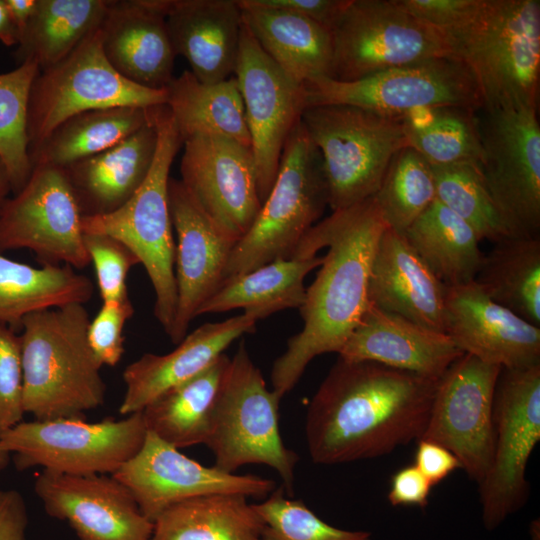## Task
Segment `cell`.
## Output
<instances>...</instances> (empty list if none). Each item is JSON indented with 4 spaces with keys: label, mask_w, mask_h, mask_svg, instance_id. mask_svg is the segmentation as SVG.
Returning a JSON list of instances; mask_svg holds the SVG:
<instances>
[{
    "label": "cell",
    "mask_w": 540,
    "mask_h": 540,
    "mask_svg": "<svg viewBox=\"0 0 540 540\" xmlns=\"http://www.w3.org/2000/svg\"><path fill=\"white\" fill-rule=\"evenodd\" d=\"M438 380L338 358L308 405L305 434L312 461L335 465L372 459L417 442Z\"/></svg>",
    "instance_id": "6da1fadb"
},
{
    "label": "cell",
    "mask_w": 540,
    "mask_h": 540,
    "mask_svg": "<svg viewBox=\"0 0 540 540\" xmlns=\"http://www.w3.org/2000/svg\"><path fill=\"white\" fill-rule=\"evenodd\" d=\"M372 196L332 211L303 236L291 258H307L328 248L299 308L302 330L290 337L273 363V390L282 398L317 356L343 347L369 307L368 286L377 244L387 228Z\"/></svg>",
    "instance_id": "7a4b0ae2"
},
{
    "label": "cell",
    "mask_w": 540,
    "mask_h": 540,
    "mask_svg": "<svg viewBox=\"0 0 540 540\" xmlns=\"http://www.w3.org/2000/svg\"><path fill=\"white\" fill-rule=\"evenodd\" d=\"M84 304L28 314L20 338L24 408L35 420L83 417L103 405L102 365L87 339Z\"/></svg>",
    "instance_id": "3957f363"
},
{
    "label": "cell",
    "mask_w": 540,
    "mask_h": 540,
    "mask_svg": "<svg viewBox=\"0 0 540 540\" xmlns=\"http://www.w3.org/2000/svg\"><path fill=\"white\" fill-rule=\"evenodd\" d=\"M442 34L473 74L484 111L538 108L539 0H482L467 22Z\"/></svg>",
    "instance_id": "277c9868"
},
{
    "label": "cell",
    "mask_w": 540,
    "mask_h": 540,
    "mask_svg": "<svg viewBox=\"0 0 540 540\" xmlns=\"http://www.w3.org/2000/svg\"><path fill=\"white\" fill-rule=\"evenodd\" d=\"M158 141L150 171L133 196L117 210L82 217L84 233L103 234L125 244L138 258L155 293L154 316L171 331L177 308L175 241L168 200L172 162L183 145L166 104L151 108Z\"/></svg>",
    "instance_id": "5b68a950"
},
{
    "label": "cell",
    "mask_w": 540,
    "mask_h": 540,
    "mask_svg": "<svg viewBox=\"0 0 540 540\" xmlns=\"http://www.w3.org/2000/svg\"><path fill=\"white\" fill-rule=\"evenodd\" d=\"M301 121L320 153L332 211L374 196L392 158L408 147L401 117L356 106H309Z\"/></svg>",
    "instance_id": "8992f818"
},
{
    "label": "cell",
    "mask_w": 540,
    "mask_h": 540,
    "mask_svg": "<svg viewBox=\"0 0 540 540\" xmlns=\"http://www.w3.org/2000/svg\"><path fill=\"white\" fill-rule=\"evenodd\" d=\"M326 206L322 159L300 119L285 142L268 196L251 228L231 252L224 280L278 259H291Z\"/></svg>",
    "instance_id": "52a82bcc"
},
{
    "label": "cell",
    "mask_w": 540,
    "mask_h": 540,
    "mask_svg": "<svg viewBox=\"0 0 540 540\" xmlns=\"http://www.w3.org/2000/svg\"><path fill=\"white\" fill-rule=\"evenodd\" d=\"M253 363L244 342L228 365L215 400L205 445L215 457L214 466L234 473L248 464L273 468L293 494L297 453L288 449L280 434L279 403Z\"/></svg>",
    "instance_id": "ba28073f"
},
{
    "label": "cell",
    "mask_w": 540,
    "mask_h": 540,
    "mask_svg": "<svg viewBox=\"0 0 540 540\" xmlns=\"http://www.w3.org/2000/svg\"><path fill=\"white\" fill-rule=\"evenodd\" d=\"M166 99V89L135 84L110 65L99 27L35 78L27 109L29 157L61 123L77 114L120 106L149 108L166 104Z\"/></svg>",
    "instance_id": "9c48e42d"
},
{
    "label": "cell",
    "mask_w": 540,
    "mask_h": 540,
    "mask_svg": "<svg viewBox=\"0 0 540 540\" xmlns=\"http://www.w3.org/2000/svg\"><path fill=\"white\" fill-rule=\"evenodd\" d=\"M146 435L142 412L98 422L62 417L22 421L0 436V445L19 471L112 475L139 452Z\"/></svg>",
    "instance_id": "30bf717a"
},
{
    "label": "cell",
    "mask_w": 540,
    "mask_h": 540,
    "mask_svg": "<svg viewBox=\"0 0 540 540\" xmlns=\"http://www.w3.org/2000/svg\"><path fill=\"white\" fill-rule=\"evenodd\" d=\"M305 108L350 105L401 117L443 106L483 109L478 84L461 61L438 57L380 71L353 81L318 77L303 84Z\"/></svg>",
    "instance_id": "8fae6325"
},
{
    "label": "cell",
    "mask_w": 540,
    "mask_h": 540,
    "mask_svg": "<svg viewBox=\"0 0 540 540\" xmlns=\"http://www.w3.org/2000/svg\"><path fill=\"white\" fill-rule=\"evenodd\" d=\"M491 465L478 484L482 523L497 529L528 501L529 458L540 441V365L501 368L493 403Z\"/></svg>",
    "instance_id": "7c38bea8"
},
{
    "label": "cell",
    "mask_w": 540,
    "mask_h": 540,
    "mask_svg": "<svg viewBox=\"0 0 540 540\" xmlns=\"http://www.w3.org/2000/svg\"><path fill=\"white\" fill-rule=\"evenodd\" d=\"M331 35V78L339 81L451 57L443 34L417 20L397 0H350Z\"/></svg>",
    "instance_id": "4fadbf2b"
},
{
    "label": "cell",
    "mask_w": 540,
    "mask_h": 540,
    "mask_svg": "<svg viewBox=\"0 0 540 540\" xmlns=\"http://www.w3.org/2000/svg\"><path fill=\"white\" fill-rule=\"evenodd\" d=\"M481 169L511 236L540 237V126L537 108L485 111Z\"/></svg>",
    "instance_id": "5bb4252c"
},
{
    "label": "cell",
    "mask_w": 540,
    "mask_h": 540,
    "mask_svg": "<svg viewBox=\"0 0 540 540\" xmlns=\"http://www.w3.org/2000/svg\"><path fill=\"white\" fill-rule=\"evenodd\" d=\"M82 213L63 168L35 165L23 188L0 210V252L31 250L42 264H90Z\"/></svg>",
    "instance_id": "9a60e30c"
},
{
    "label": "cell",
    "mask_w": 540,
    "mask_h": 540,
    "mask_svg": "<svg viewBox=\"0 0 540 540\" xmlns=\"http://www.w3.org/2000/svg\"><path fill=\"white\" fill-rule=\"evenodd\" d=\"M500 370L466 353L453 362L438 380L420 438L451 451L461 469L477 484L492 461L493 403Z\"/></svg>",
    "instance_id": "2e32d148"
},
{
    "label": "cell",
    "mask_w": 540,
    "mask_h": 540,
    "mask_svg": "<svg viewBox=\"0 0 540 540\" xmlns=\"http://www.w3.org/2000/svg\"><path fill=\"white\" fill-rule=\"evenodd\" d=\"M234 77L244 105L263 202L274 184L285 142L305 109L304 89L264 52L244 22Z\"/></svg>",
    "instance_id": "e0dca14e"
},
{
    "label": "cell",
    "mask_w": 540,
    "mask_h": 540,
    "mask_svg": "<svg viewBox=\"0 0 540 540\" xmlns=\"http://www.w3.org/2000/svg\"><path fill=\"white\" fill-rule=\"evenodd\" d=\"M182 146L180 181L204 213L238 242L262 205L251 148L218 135H194Z\"/></svg>",
    "instance_id": "ac0fdd59"
},
{
    "label": "cell",
    "mask_w": 540,
    "mask_h": 540,
    "mask_svg": "<svg viewBox=\"0 0 540 540\" xmlns=\"http://www.w3.org/2000/svg\"><path fill=\"white\" fill-rule=\"evenodd\" d=\"M133 494L152 522L181 501L215 493H237L262 499L276 483L256 475H238L206 467L147 431L139 452L112 474Z\"/></svg>",
    "instance_id": "d6986e66"
},
{
    "label": "cell",
    "mask_w": 540,
    "mask_h": 540,
    "mask_svg": "<svg viewBox=\"0 0 540 540\" xmlns=\"http://www.w3.org/2000/svg\"><path fill=\"white\" fill-rule=\"evenodd\" d=\"M34 490L46 513L65 521L79 540H151L153 522L131 491L112 475L43 470Z\"/></svg>",
    "instance_id": "ffe728a7"
},
{
    "label": "cell",
    "mask_w": 540,
    "mask_h": 540,
    "mask_svg": "<svg viewBox=\"0 0 540 540\" xmlns=\"http://www.w3.org/2000/svg\"><path fill=\"white\" fill-rule=\"evenodd\" d=\"M168 200L175 243L177 308L170 340L179 344L201 306L221 286L237 243L198 206L178 179L170 178Z\"/></svg>",
    "instance_id": "44dd1931"
},
{
    "label": "cell",
    "mask_w": 540,
    "mask_h": 540,
    "mask_svg": "<svg viewBox=\"0 0 540 540\" xmlns=\"http://www.w3.org/2000/svg\"><path fill=\"white\" fill-rule=\"evenodd\" d=\"M445 333L464 354L485 363L540 365V327L493 301L475 281L447 286Z\"/></svg>",
    "instance_id": "7402d4cb"
},
{
    "label": "cell",
    "mask_w": 540,
    "mask_h": 540,
    "mask_svg": "<svg viewBox=\"0 0 540 540\" xmlns=\"http://www.w3.org/2000/svg\"><path fill=\"white\" fill-rule=\"evenodd\" d=\"M100 32L103 53L120 75L146 88L166 89L176 58L166 0H109Z\"/></svg>",
    "instance_id": "603a6c76"
},
{
    "label": "cell",
    "mask_w": 540,
    "mask_h": 540,
    "mask_svg": "<svg viewBox=\"0 0 540 540\" xmlns=\"http://www.w3.org/2000/svg\"><path fill=\"white\" fill-rule=\"evenodd\" d=\"M260 316L254 312L207 322L187 334L171 352L145 353L123 371L125 393L119 413L141 412L168 389L197 376L212 365L243 334L255 332Z\"/></svg>",
    "instance_id": "cb8c5ba5"
},
{
    "label": "cell",
    "mask_w": 540,
    "mask_h": 540,
    "mask_svg": "<svg viewBox=\"0 0 540 540\" xmlns=\"http://www.w3.org/2000/svg\"><path fill=\"white\" fill-rule=\"evenodd\" d=\"M463 354L446 333L373 305L338 352L346 361L375 362L436 380Z\"/></svg>",
    "instance_id": "d4e9b609"
},
{
    "label": "cell",
    "mask_w": 540,
    "mask_h": 540,
    "mask_svg": "<svg viewBox=\"0 0 540 540\" xmlns=\"http://www.w3.org/2000/svg\"><path fill=\"white\" fill-rule=\"evenodd\" d=\"M447 286L409 244L390 228L381 235L368 286L370 305L445 333Z\"/></svg>",
    "instance_id": "484cf974"
},
{
    "label": "cell",
    "mask_w": 540,
    "mask_h": 540,
    "mask_svg": "<svg viewBox=\"0 0 540 540\" xmlns=\"http://www.w3.org/2000/svg\"><path fill=\"white\" fill-rule=\"evenodd\" d=\"M166 24L176 56L199 81L234 74L243 26L238 0H166Z\"/></svg>",
    "instance_id": "4316f807"
},
{
    "label": "cell",
    "mask_w": 540,
    "mask_h": 540,
    "mask_svg": "<svg viewBox=\"0 0 540 540\" xmlns=\"http://www.w3.org/2000/svg\"><path fill=\"white\" fill-rule=\"evenodd\" d=\"M158 134L151 121L123 141L66 168L83 217L111 213L139 189L152 166Z\"/></svg>",
    "instance_id": "83f0119b"
},
{
    "label": "cell",
    "mask_w": 540,
    "mask_h": 540,
    "mask_svg": "<svg viewBox=\"0 0 540 540\" xmlns=\"http://www.w3.org/2000/svg\"><path fill=\"white\" fill-rule=\"evenodd\" d=\"M243 22L264 52L294 83L303 86L318 77L331 78V32L286 10L238 0Z\"/></svg>",
    "instance_id": "f1b7e54d"
},
{
    "label": "cell",
    "mask_w": 540,
    "mask_h": 540,
    "mask_svg": "<svg viewBox=\"0 0 540 540\" xmlns=\"http://www.w3.org/2000/svg\"><path fill=\"white\" fill-rule=\"evenodd\" d=\"M93 294L90 278L69 265L34 267L0 252V325L18 332L28 314L68 304H85Z\"/></svg>",
    "instance_id": "f546056e"
},
{
    "label": "cell",
    "mask_w": 540,
    "mask_h": 540,
    "mask_svg": "<svg viewBox=\"0 0 540 540\" xmlns=\"http://www.w3.org/2000/svg\"><path fill=\"white\" fill-rule=\"evenodd\" d=\"M166 95V106L182 141L194 135H218L251 148L235 77L207 84L186 70L172 79Z\"/></svg>",
    "instance_id": "4dcf8cb0"
},
{
    "label": "cell",
    "mask_w": 540,
    "mask_h": 540,
    "mask_svg": "<svg viewBox=\"0 0 540 540\" xmlns=\"http://www.w3.org/2000/svg\"><path fill=\"white\" fill-rule=\"evenodd\" d=\"M323 262V256L278 259L252 271L232 276L201 306L198 316L242 308L261 319L297 308L305 300L304 279Z\"/></svg>",
    "instance_id": "1f68e13d"
},
{
    "label": "cell",
    "mask_w": 540,
    "mask_h": 540,
    "mask_svg": "<svg viewBox=\"0 0 540 540\" xmlns=\"http://www.w3.org/2000/svg\"><path fill=\"white\" fill-rule=\"evenodd\" d=\"M153 524L151 540H263L262 518L247 497L237 493L181 501Z\"/></svg>",
    "instance_id": "d6a6232c"
},
{
    "label": "cell",
    "mask_w": 540,
    "mask_h": 540,
    "mask_svg": "<svg viewBox=\"0 0 540 540\" xmlns=\"http://www.w3.org/2000/svg\"><path fill=\"white\" fill-rule=\"evenodd\" d=\"M229 363L224 353L197 376L150 402L141 411L147 431L177 449L204 444Z\"/></svg>",
    "instance_id": "836d02e7"
},
{
    "label": "cell",
    "mask_w": 540,
    "mask_h": 540,
    "mask_svg": "<svg viewBox=\"0 0 540 540\" xmlns=\"http://www.w3.org/2000/svg\"><path fill=\"white\" fill-rule=\"evenodd\" d=\"M403 234L446 286L475 280L484 257L480 240L463 219L437 199Z\"/></svg>",
    "instance_id": "e575fe53"
},
{
    "label": "cell",
    "mask_w": 540,
    "mask_h": 540,
    "mask_svg": "<svg viewBox=\"0 0 540 540\" xmlns=\"http://www.w3.org/2000/svg\"><path fill=\"white\" fill-rule=\"evenodd\" d=\"M109 0H37L36 10L15 51L18 64L44 71L70 55L105 17Z\"/></svg>",
    "instance_id": "d590c367"
},
{
    "label": "cell",
    "mask_w": 540,
    "mask_h": 540,
    "mask_svg": "<svg viewBox=\"0 0 540 540\" xmlns=\"http://www.w3.org/2000/svg\"><path fill=\"white\" fill-rule=\"evenodd\" d=\"M151 121V107L120 106L77 114L61 123L30 157L66 168L123 141Z\"/></svg>",
    "instance_id": "8d00e7d4"
},
{
    "label": "cell",
    "mask_w": 540,
    "mask_h": 540,
    "mask_svg": "<svg viewBox=\"0 0 540 540\" xmlns=\"http://www.w3.org/2000/svg\"><path fill=\"white\" fill-rule=\"evenodd\" d=\"M474 281L493 301L540 327V237L494 243Z\"/></svg>",
    "instance_id": "74e56055"
},
{
    "label": "cell",
    "mask_w": 540,
    "mask_h": 540,
    "mask_svg": "<svg viewBox=\"0 0 540 540\" xmlns=\"http://www.w3.org/2000/svg\"><path fill=\"white\" fill-rule=\"evenodd\" d=\"M408 147L431 166L482 162V141L475 111L443 106L401 116Z\"/></svg>",
    "instance_id": "f35d334b"
},
{
    "label": "cell",
    "mask_w": 540,
    "mask_h": 540,
    "mask_svg": "<svg viewBox=\"0 0 540 540\" xmlns=\"http://www.w3.org/2000/svg\"><path fill=\"white\" fill-rule=\"evenodd\" d=\"M431 167L436 199L463 219L480 242L496 243L511 236L487 189L480 164Z\"/></svg>",
    "instance_id": "ab89813d"
},
{
    "label": "cell",
    "mask_w": 540,
    "mask_h": 540,
    "mask_svg": "<svg viewBox=\"0 0 540 540\" xmlns=\"http://www.w3.org/2000/svg\"><path fill=\"white\" fill-rule=\"evenodd\" d=\"M374 196L388 228L403 234L436 199L431 165L412 148H403Z\"/></svg>",
    "instance_id": "60d3db41"
},
{
    "label": "cell",
    "mask_w": 540,
    "mask_h": 540,
    "mask_svg": "<svg viewBox=\"0 0 540 540\" xmlns=\"http://www.w3.org/2000/svg\"><path fill=\"white\" fill-rule=\"evenodd\" d=\"M38 65L25 61L0 74V159L11 183L12 193L20 191L32 172L27 136V109Z\"/></svg>",
    "instance_id": "b9f144b4"
},
{
    "label": "cell",
    "mask_w": 540,
    "mask_h": 540,
    "mask_svg": "<svg viewBox=\"0 0 540 540\" xmlns=\"http://www.w3.org/2000/svg\"><path fill=\"white\" fill-rule=\"evenodd\" d=\"M264 522L263 540H372L363 530H345L328 524L302 500L285 497L284 487L253 504Z\"/></svg>",
    "instance_id": "7bdbcfd3"
},
{
    "label": "cell",
    "mask_w": 540,
    "mask_h": 540,
    "mask_svg": "<svg viewBox=\"0 0 540 540\" xmlns=\"http://www.w3.org/2000/svg\"><path fill=\"white\" fill-rule=\"evenodd\" d=\"M84 244L93 264L103 301L129 298L127 276L139 264L135 254L119 240L103 234L84 233Z\"/></svg>",
    "instance_id": "ee69618b"
},
{
    "label": "cell",
    "mask_w": 540,
    "mask_h": 540,
    "mask_svg": "<svg viewBox=\"0 0 540 540\" xmlns=\"http://www.w3.org/2000/svg\"><path fill=\"white\" fill-rule=\"evenodd\" d=\"M25 413L19 334L0 325V436L21 423Z\"/></svg>",
    "instance_id": "f6af8a7d"
},
{
    "label": "cell",
    "mask_w": 540,
    "mask_h": 540,
    "mask_svg": "<svg viewBox=\"0 0 540 540\" xmlns=\"http://www.w3.org/2000/svg\"><path fill=\"white\" fill-rule=\"evenodd\" d=\"M134 313L129 298L103 301L90 324L87 339L95 357L102 366H116L124 354V327Z\"/></svg>",
    "instance_id": "bcb514c9"
},
{
    "label": "cell",
    "mask_w": 540,
    "mask_h": 540,
    "mask_svg": "<svg viewBox=\"0 0 540 540\" xmlns=\"http://www.w3.org/2000/svg\"><path fill=\"white\" fill-rule=\"evenodd\" d=\"M482 0H397V3L422 23L447 32L467 22Z\"/></svg>",
    "instance_id": "7dc6e473"
},
{
    "label": "cell",
    "mask_w": 540,
    "mask_h": 540,
    "mask_svg": "<svg viewBox=\"0 0 540 540\" xmlns=\"http://www.w3.org/2000/svg\"><path fill=\"white\" fill-rule=\"evenodd\" d=\"M432 484L413 464L397 470L391 477L387 498L392 506L424 508L429 501Z\"/></svg>",
    "instance_id": "c3c4849f"
},
{
    "label": "cell",
    "mask_w": 540,
    "mask_h": 540,
    "mask_svg": "<svg viewBox=\"0 0 540 540\" xmlns=\"http://www.w3.org/2000/svg\"><path fill=\"white\" fill-rule=\"evenodd\" d=\"M257 4L304 16L330 32L350 0H254Z\"/></svg>",
    "instance_id": "681fc988"
},
{
    "label": "cell",
    "mask_w": 540,
    "mask_h": 540,
    "mask_svg": "<svg viewBox=\"0 0 540 540\" xmlns=\"http://www.w3.org/2000/svg\"><path fill=\"white\" fill-rule=\"evenodd\" d=\"M414 465L432 486L439 484L455 470L461 469L457 457L442 445L433 441H417Z\"/></svg>",
    "instance_id": "f907efd6"
},
{
    "label": "cell",
    "mask_w": 540,
    "mask_h": 540,
    "mask_svg": "<svg viewBox=\"0 0 540 540\" xmlns=\"http://www.w3.org/2000/svg\"><path fill=\"white\" fill-rule=\"evenodd\" d=\"M28 511L16 490L0 489V540H29Z\"/></svg>",
    "instance_id": "816d5d0a"
},
{
    "label": "cell",
    "mask_w": 540,
    "mask_h": 540,
    "mask_svg": "<svg viewBox=\"0 0 540 540\" xmlns=\"http://www.w3.org/2000/svg\"><path fill=\"white\" fill-rule=\"evenodd\" d=\"M5 3L20 39L36 10L37 0H5Z\"/></svg>",
    "instance_id": "f5cc1de1"
},
{
    "label": "cell",
    "mask_w": 540,
    "mask_h": 540,
    "mask_svg": "<svg viewBox=\"0 0 540 540\" xmlns=\"http://www.w3.org/2000/svg\"><path fill=\"white\" fill-rule=\"evenodd\" d=\"M0 41L6 46L17 45L19 34L11 19L5 0H0Z\"/></svg>",
    "instance_id": "db71d44e"
},
{
    "label": "cell",
    "mask_w": 540,
    "mask_h": 540,
    "mask_svg": "<svg viewBox=\"0 0 540 540\" xmlns=\"http://www.w3.org/2000/svg\"><path fill=\"white\" fill-rule=\"evenodd\" d=\"M12 192L10 179L7 170L0 159V210L9 198V194Z\"/></svg>",
    "instance_id": "11a10c76"
},
{
    "label": "cell",
    "mask_w": 540,
    "mask_h": 540,
    "mask_svg": "<svg viewBox=\"0 0 540 540\" xmlns=\"http://www.w3.org/2000/svg\"><path fill=\"white\" fill-rule=\"evenodd\" d=\"M529 534L531 540H540V521L539 519H534L529 525Z\"/></svg>",
    "instance_id": "9f6ffc18"
},
{
    "label": "cell",
    "mask_w": 540,
    "mask_h": 540,
    "mask_svg": "<svg viewBox=\"0 0 540 540\" xmlns=\"http://www.w3.org/2000/svg\"><path fill=\"white\" fill-rule=\"evenodd\" d=\"M10 460V454L0 445V471L3 470Z\"/></svg>",
    "instance_id": "6f0895ef"
}]
</instances>
